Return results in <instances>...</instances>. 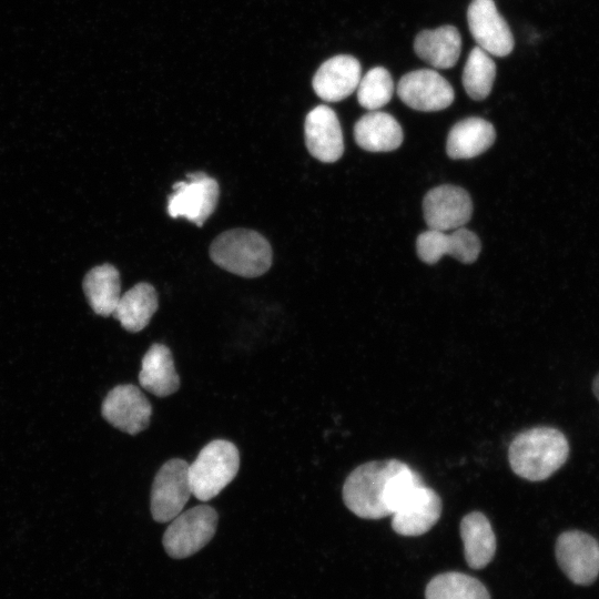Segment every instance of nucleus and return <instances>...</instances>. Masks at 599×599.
Segmentation results:
<instances>
[{
  "label": "nucleus",
  "mask_w": 599,
  "mask_h": 599,
  "mask_svg": "<svg viewBox=\"0 0 599 599\" xmlns=\"http://www.w3.org/2000/svg\"><path fill=\"white\" fill-rule=\"evenodd\" d=\"M568 456L566 436L559 429L547 426L519 433L508 449L512 471L530 481L549 478L566 463Z\"/></svg>",
  "instance_id": "f257e3e1"
},
{
  "label": "nucleus",
  "mask_w": 599,
  "mask_h": 599,
  "mask_svg": "<svg viewBox=\"0 0 599 599\" xmlns=\"http://www.w3.org/2000/svg\"><path fill=\"white\" fill-rule=\"evenodd\" d=\"M405 463L397 459L375 460L356 467L343 486L346 507L364 519H380L390 516L385 504V491L390 477Z\"/></svg>",
  "instance_id": "f03ea898"
},
{
  "label": "nucleus",
  "mask_w": 599,
  "mask_h": 599,
  "mask_svg": "<svg viewBox=\"0 0 599 599\" xmlns=\"http://www.w3.org/2000/svg\"><path fill=\"white\" fill-rule=\"evenodd\" d=\"M212 261L220 267L244 277H256L272 265V247L260 233L233 229L221 233L210 247Z\"/></svg>",
  "instance_id": "7ed1b4c3"
},
{
  "label": "nucleus",
  "mask_w": 599,
  "mask_h": 599,
  "mask_svg": "<svg viewBox=\"0 0 599 599\" xmlns=\"http://www.w3.org/2000/svg\"><path fill=\"white\" fill-rule=\"evenodd\" d=\"M238 468L240 454L233 443L210 441L189 465L192 495L201 501L211 500L234 479Z\"/></svg>",
  "instance_id": "20e7f679"
},
{
  "label": "nucleus",
  "mask_w": 599,
  "mask_h": 599,
  "mask_svg": "<svg viewBox=\"0 0 599 599\" xmlns=\"http://www.w3.org/2000/svg\"><path fill=\"white\" fill-rule=\"evenodd\" d=\"M219 516L209 505H197L173 518L162 542L174 559L190 557L201 550L215 535Z\"/></svg>",
  "instance_id": "39448f33"
},
{
  "label": "nucleus",
  "mask_w": 599,
  "mask_h": 599,
  "mask_svg": "<svg viewBox=\"0 0 599 599\" xmlns=\"http://www.w3.org/2000/svg\"><path fill=\"white\" fill-rule=\"evenodd\" d=\"M174 192L167 199V213L171 217H185L197 226L214 212L220 187L215 179L204 172L187 174V181L173 184Z\"/></svg>",
  "instance_id": "423d86ee"
},
{
  "label": "nucleus",
  "mask_w": 599,
  "mask_h": 599,
  "mask_svg": "<svg viewBox=\"0 0 599 599\" xmlns=\"http://www.w3.org/2000/svg\"><path fill=\"white\" fill-rule=\"evenodd\" d=\"M192 495L189 464L173 458L162 465L156 473L150 498V510L158 522H169L182 512Z\"/></svg>",
  "instance_id": "0eeeda50"
},
{
  "label": "nucleus",
  "mask_w": 599,
  "mask_h": 599,
  "mask_svg": "<svg viewBox=\"0 0 599 599\" xmlns=\"http://www.w3.org/2000/svg\"><path fill=\"white\" fill-rule=\"evenodd\" d=\"M556 559L576 585L589 586L599 575V544L587 532L569 530L556 541Z\"/></svg>",
  "instance_id": "6e6552de"
},
{
  "label": "nucleus",
  "mask_w": 599,
  "mask_h": 599,
  "mask_svg": "<svg viewBox=\"0 0 599 599\" xmlns=\"http://www.w3.org/2000/svg\"><path fill=\"white\" fill-rule=\"evenodd\" d=\"M397 94L406 105L423 112L444 110L455 99L451 84L432 69L414 70L403 75L397 84Z\"/></svg>",
  "instance_id": "1a4fd4ad"
},
{
  "label": "nucleus",
  "mask_w": 599,
  "mask_h": 599,
  "mask_svg": "<svg viewBox=\"0 0 599 599\" xmlns=\"http://www.w3.org/2000/svg\"><path fill=\"white\" fill-rule=\"evenodd\" d=\"M101 414L113 427L136 435L148 428L152 406L136 386L124 384L115 386L108 393L101 406Z\"/></svg>",
  "instance_id": "9d476101"
},
{
  "label": "nucleus",
  "mask_w": 599,
  "mask_h": 599,
  "mask_svg": "<svg viewBox=\"0 0 599 599\" xmlns=\"http://www.w3.org/2000/svg\"><path fill=\"white\" fill-rule=\"evenodd\" d=\"M423 211L429 230L454 231L470 220L473 203L464 189L445 184L432 189L425 195Z\"/></svg>",
  "instance_id": "9b49d317"
},
{
  "label": "nucleus",
  "mask_w": 599,
  "mask_h": 599,
  "mask_svg": "<svg viewBox=\"0 0 599 599\" xmlns=\"http://www.w3.org/2000/svg\"><path fill=\"white\" fill-rule=\"evenodd\" d=\"M469 31L477 47L496 57H506L514 49V37L494 0H473L467 10Z\"/></svg>",
  "instance_id": "f8f14e48"
},
{
  "label": "nucleus",
  "mask_w": 599,
  "mask_h": 599,
  "mask_svg": "<svg viewBox=\"0 0 599 599\" xmlns=\"http://www.w3.org/2000/svg\"><path fill=\"white\" fill-rule=\"evenodd\" d=\"M480 248L479 237L465 227L456 229L451 233L428 229L420 233L416 241L417 255L428 264H435L446 254L470 264L477 260Z\"/></svg>",
  "instance_id": "ddd939ff"
},
{
  "label": "nucleus",
  "mask_w": 599,
  "mask_h": 599,
  "mask_svg": "<svg viewBox=\"0 0 599 599\" xmlns=\"http://www.w3.org/2000/svg\"><path fill=\"white\" fill-rule=\"evenodd\" d=\"M441 500L430 487L422 484L392 514V528L400 536H420L432 529L441 515Z\"/></svg>",
  "instance_id": "4468645a"
},
{
  "label": "nucleus",
  "mask_w": 599,
  "mask_h": 599,
  "mask_svg": "<svg viewBox=\"0 0 599 599\" xmlns=\"http://www.w3.org/2000/svg\"><path fill=\"white\" fill-rule=\"evenodd\" d=\"M305 144L315 159L332 163L344 152L343 132L333 109L317 105L308 112L304 123Z\"/></svg>",
  "instance_id": "2eb2a0df"
},
{
  "label": "nucleus",
  "mask_w": 599,
  "mask_h": 599,
  "mask_svg": "<svg viewBox=\"0 0 599 599\" xmlns=\"http://www.w3.org/2000/svg\"><path fill=\"white\" fill-rule=\"evenodd\" d=\"M361 78L359 61L353 55L339 54L326 60L318 68L312 84L322 100L337 102L357 89Z\"/></svg>",
  "instance_id": "dca6fc26"
},
{
  "label": "nucleus",
  "mask_w": 599,
  "mask_h": 599,
  "mask_svg": "<svg viewBox=\"0 0 599 599\" xmlns=\"http://www.w3.org/2000/svg\"><path fill=\"white\" fill-rule=\"evenodd\" d=\"M355 142L370 152H388L400 146L404 134L397 120L382 111H369L354 125Z\"/></svg>",
  "instance_id": "f3484780"
},
{
  "label": "nucleus",
  "mask_w": 599,
  "mask_h": 599,
  "mask_svg": "<svg viewBox=\"0 0 599 599\" xmlns=\"http://www.w3.org/2000/svg\"><path fill=\"white\" fill-rule=\"evenodd\" d=\"M496 139L493 124L470 116L457 122L449 131L446 152L455 160L471 159L488 150Z\"/></svg>",
  "instance_id": "a211bd4d"
},
{
  "label": "nucleus",
  "mask_w": 599,
  "mask_h": 599,
  "mask_svg": "<svg viewBox=\"0 0 599 599\" xmlns=\"http://www.w3.org/2000/svg\"><path fill=\"white\" fill-rule=\"evenodd\" d=\"M140 385L158 397H166L180 387V377L174 367L170 348L154 343L142 358L139 374Z\"/></svg>",
  "instance_id": "6ab92c4d"
},
{
  "label": "nucleus",
  "mask_w": 599,
  "mask_h": 599,
  "mask_svg": "<svg viewBox=\"0 0 599 599\" xmlns=\"http://www.w3.org/2000/svg\"><path fill=\"white\" fill-rule=\"evenodd\" d=\"M414 50L435 69H450L457 63L461 52L460 33L454 26L424 30L416 35Z\"/></svg>",
  "instance_id": "aec40b11"
},
{
  "label": "nucleus",
  "mask_w": 599,
  "mask_h": 599,
  "mask_svg": "<svg viewBox=\"0 0 599 599\" xmlns=\"http://www.w3.org/2000/svg\"><path fill=\"white\" fill-rule=\"evenodd\" d=\"M460 537L467 565L485 568L496 552V536L488 518L479 511L467 514L460 521Z\"/></svg>",
  "instance_id": "412c9836"
},
{
  "label": "nucleus",
  "mask_w": 599,
  "mask_h": 599,
  "mask_svg": "<svg viewBox=\"0 0 599 599\" xmlns=\"http://www.w3.org/2000/svg\"><path fill=\"white\" fill-rule=\"evenodd\" d=\"M158 306L155 288L149 283H138L121 295L112 315L124 329L136 333L150 323Z\"/></svg>",
  "instance_id": "4be33fe9"
},
{
  "label": "nucleus",
  "mask_w": 599,
  "mask_h": 599,
  "mask_svg": "<svg viewBox=\"0 0 599 599\" xmlns=\"http://www.w3.org/2000/svg\"><path fill=\"white\" fill-rule=\"evenodd\" d=\"M83 290L95 314L112 315L121 297L118 270L111 264L93 267L84 277Z\"/></svg>",
  "instance_id": "5701e85b"
},
{
  "label": "nucleus",
  "mask_w": 599,
  "mask_h": 599,
  "mask_svg": "<svg viewBox=\"0 0 599 599\" xmlns=\"http://www.w3.org/2000/svg\"><path fill=\"white\" fill-rule=\"evenodd\" d=\"M425 599H490V596L476 578L461 572H444L428 582Z\"/></svg>",
  "instance_id": "b1692460"
},
{
  "label": "nucleus",
  "mask_w": 599,
  "mask_h": 599,
  "mask_svg": "<svg viewBox=\"0 0 599 599\" xmlns=\"http://www.w3.org/2000/svg\"><path fill=\"white\" fill-rule=\"evenodd\" d=\"M496 78V64L490 54L475 47L468 54L464 71L463 85L466 93L476 101L486 99Z\"/></svg>",
  "instance_id": "393cba45"
},
{
  "label": "nucleus",
  "mask_w": 599,
  "mask_h": 599,
  "mask_svg": "<svg viewBox=\"0 0 599 599\" xmlns=\"http://www.w3.org/2000/svg\"><path fill=\"white\" fill-rule=\"evenodd\" d=\"M356 90L358 103L368 111H376L392 100L393 78L384 67H375L361 78Z\"/></svg>",
  "instance_id": "a878e982"
},
{
  "label": "nucleus",
  "mask_w": 599,
  "mask_h": 599,
  "mask_svg": "<svg viewBox=\"0 0 599 599\" xmlns=\"http://www.w3.org/2000/svg\"><path fill=\"white\" fill-rule=\"evenodd\" d=\"M592 390H593L595 396L599 400V374L593 379Z\"/></svg>",
  "instance_id": "bb28decb"
}]
</instances>
